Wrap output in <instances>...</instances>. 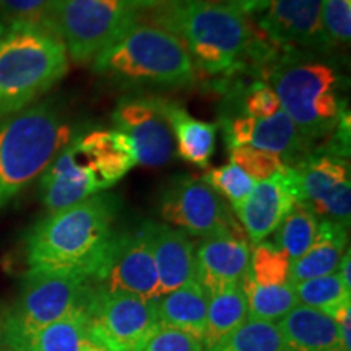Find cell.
<instances>
[{
    "label": "cell",
    "instance_id": "obj_1",
    "mask_svg": "<svg viewBox=\"0 0 351 351\" xmlns=\"http://www.w3.org/2000/svg\"><path fill=\"white\" fill-rule=\"evenodd\" d=\"M186 47L195 70L230 80L252 73L265 77L280 54L247 16L215 0H169L153 10V20Z\"/></svg>",
    "mask_w": 351,
    "mask_h": 351
},
{
    "label": "cell",
    "instance_id": "obj_2",
    "mask_svg": "<svg viewBox=\"0 0 351 351\" xmlns=\"http://www.w3.org/2000/svg\"><path fill=\"white\" fill-rule=\"evenodd\" d=\"M121 204L116 194L99 192L39 219L25 241L28 271L78 274L93 282L116 236Z\"/></svg>",
    "mask_w": 351,
    "mask_h": 351
},
{
    "label": "cell",
    "instance_id": "obj_3",
    "mask_svg": "<svg viewBox=\"0 0 351 351\" xmlns=\"http://www.w3.org/2000/svg\"><path fill=\"white\" fill-rule=\"evenodd\" d=\"M320 52L282 51L265 80L278 96L282 111L314 147L328 138L348 111L345 80L339 67Z\"/></svg>",
    "mask_w": 351,
    "mask_h": 351
},
{
    "label": "cell",
    "instance_id": "obj_4",
    "mask_svg": "<svg viewBox=\"0 0 351 351\" xmlns=\"http://www.w3.org/2000/svg\"><path fill=\"white\" fill-rule=\"evenodd\" d=\"M91 70L119 88H187L197 77L184 44L138 16L95 57Z\"/></svg>",
    "mask_w": 351,
    "mask_h": 351
},
{
    "label": "cell",
    "instance_id": "obj_5",
    "mask_svg": "<svg viewBox=\"0 0 351 351\" xmlns=\"http://www.w3.org/2000/svg\"><path fill=\"white\" fill-rule=\"evenodd\" d=\"M77 132L54 101H41L0 122V212L49 168Z\"/></svg>",
    "mask_w": 351,
    "mask_h": 351
},
{
    "label": "cell",
    "instance_id": "obj_6",
    "mask_svg": "<svg viewBox=\"0 0 351 351\" xmlns=\"http://www.w3.org/2000/svg\"><path fill=\"white\" fill-rule=\"evenodd\" d=\"M67 72V49L54 33L7 26L0 34V121L33 106Z\"/></svg>",
    "mask_w": 351,
    "mask_h": 351
},
{
    "label": "cell",
    "instance_id": "obj_7",
    "mask_svg": "<svg viewBox=\"0 0 351 351\" xmlns=\"http://www.w3.org/2000/svg\"><path fill=\"white\" fill-rule=\"evenodd\" d=\"M93 289V282L78 274L26 271L19 300L3 319V348L23 351L34 333L85 307Z\"/></svg>",
    "mask_w": 351,
    "mask_h": 351
},
{
    "label": "cell",
    "instance_id": "obj_8",
    "mask_svg": "<svg viewBox=\"0 0 351 351\" xmlns=\"http://www.w3.org/2000/svg\"><path fill=\"white\" fill-rule=\"evenodd\" d=\"M137 16L127 0H57L49 29L62 41L69 59L85 65Z\"/></svg>",
    "mask_w": 351,
    "mask_h": 351
},
{
    "label": "cell",
    "instance_id": "obj_9",
    "mask_svg": "<svg viewBox=\"0 0 351 351\" xmlns=\"http://www.w3.org/2000/svg\"><path fill=\"white\" fill-rule=\"evenodd\" d=\"M91 335L109 351H142L160 324L156 302L95 287L86 304Z\"/></svg>",
    "mask_w": 351,
    "mask_h": 351
},
{
    "label": "cell",
    "instance_id": "obj_10",
    "mask_svg": "<svg viewBox=\"0 0 351 351\" xmlns=\"http://www.w3.org/2000/svg\"><path fill=\"white\" fill-rule=\"evenodd\" d=\"M160 215L176 230L207 238L225 230H238L226 202L194 176H174L161 191Z\"/></svg>",
    "mask_w": 351,
    "mask_h": 351
},
{
    "label": "cell",
    "instance_id": "obj_11",
    "mask_svg": "<svg viewBox=\"0 0 351 351\" xmlns=\"http://www.w3.org/2000/svg\"><path fill=\"white\" fill-rule=\"evenodd\" d=\"M93 285L103 291H122L156 302L163 296L147 225L132 232H116Z\"/></svg>",
    "mask_w": 351,
    "mask_h": 351
},
{
    "label": "cell",
    "instance_id": "obj_12",
    "mask_svg": "<svg viewBox=\"0 0 351 351\" xmlns=\"http://www.w3.org/2000/svg\"><path fill=\"white\" fill-rule=\"evenodd\" d=\"M165 101L158 96L132 95L121 98L114 108L112 124L134 145L137 165L160 168L174 160L176 142Z\"/></svg>",
    "mask_w": 351,
    "mask_h": 351
},
{
    "label": "cell",
    "instance_id": "obj_13",
    "mask_svg": "<svg viewBox=\"0 0 351 351\" xmlns=\"http://www.w3.org/2000/svg\"><path fill=\"white\" fill-rule=\"evenodd\" d=\"M298 202H304L322 219L348 228L351 218V179L348 160L313 153L295 168Z\"/></svg>",
    "mask_w": 351,
    "mask_h": 351
},
{
    "label": "cell",
    "instance_id": "obj_14",
    "mask_svg": "<svg viewBox=\"0 0 351 351\" xmlns=\"http://www.w3.org/2000/svg\"><path fill=\"white\" fill-rule=\"evenodd\" d=\"M228 148L251 147L256 150L275 153L282 156L288 168H295L304 158L313 155L314 148L300 134L293 122L283 111L270 117L241 116L225 117L221 121Z\"/></svg>",
    "mask_w": 351,
    "mask_h": 351
},
{
    "label": "cell",
    "instance_id": "obj_15",
    "mask_svg": "<svg viewBox=\"0 0 351 351\" xmlns=\"http://www.w3.org/2000/svg\"><path fill=\"white\" fill-rule=\"evenodd\" d=\"M322 0H270L257 28L282 51H313L328 54L322 32Z\"/></svg>",
    "mask_w": 351,
    "mask_h": 351
},
{
    "label": "cell",
    "instance_id": "obj_16",
    "mask_svg": "<svg viewBox=\"0 0 351 351\" xmlns=\"http://www.w3.org/2000/svg\"><path fill=\"white\" fill-rule=\"evenodd\" d=\"M77 135L78 132L44 171L39 182L41 202L49 213L72 207L103 192L95 171L78 148Z\"/></svg>",
    "mask_w": 351,
    "mask_h": 351
},
{
    "label": "cell",
    "instance_id": "obj_17",
    "mask_svg": "<svg viewBox=\"0 0 351 351\" xmlns=\"http://www.w3.org/2000/svg\"><path fill=\"white\" fill-rule=\"evenodd\" d=\"M296 202L295 171L287 166L265 181L256 182L236 215L251 243L258 244L274 234Z\"/></svg>",
    "mask_w": 351,
    "mask_h": 351
},
{
    "label": "cell",
    "instance_id": "obj_18",
    "mask_svg": "<svg viewBox=\"0 0 351 351\" xmlns=\"http://www.w3.org/2000/svg\"><path fill=\"white\" fill-rule=\"evenodd\" d=\"M251 261L249 243L239 230H225L202 238L195 249V278L208 295L243 282Z\"/></svg>",
    "mask_w": 351,
    "mask_h": 351
},
{
    "label": "cell",
    "instance_id": "obj_19",
    "mask_svg": "<svg viewBox=\"0 0 351 351\" xmlns=\"http://www.w3.org/2000/svg\"><path fill=\"white\" fill-rule=\"evenodd\" d=\"M145 225L161 293L166 295L184 285L195 282V247L186 232L155 221H147Z\"/></svg>",
    "mask_w": 351,
    "mask_h": 351
},
{
    "label": "cell",
    "instance_id": "obj_20",
    "mask_svg": "<svg viewBox=\"0 0 351 351\" xmlns=\"http://www.w3.org/2000/svg\"><path fill=\"white\" fill-rule=\"evenodd\" d=\"M77 145L95 171L103 192L116 186L137 165L134 145L121 130L78 132Z\"/></svg>",
    "mask_w": 351,
    "mask_h": 351
},
{
    "label": "cell",
    "instance_id": "obj_21",
    "mask_svg": "<svg viewBox=\"0 0 351 351\" xmlns=\"http://www.w3.org/2000/svg\"><path fill=\"white\" fill-rule=\"evenodd\" d=\"M283 351H341L335 319L298 304L276 322Z\"/></svg>",
    "mask_w": 351,
    "mask_h": 351
},
{
    "label": "cell",
    "instance_id": "obj_22",
    "mask_svg": "<svg viewBox=\"0 0 351 351\" xmlns=\"http://www.w3.org/2000/svg\"><path fill=\"white\" fill-rule=\"evenodd\" d=\"M207 311L208 293L197 280L166 293L156 301V317L160 327L174 328L199 341H204L205 337Z\"/></svg>",
    "mask_w": 351,
    "mask_h": 351
},
{
    "label": "cell",
    "instance_id": "obj_23",
    "mask_svg": "<svg viewBox=\"0 0 351 351\" xmlns=\"http://www.w3.org/2000/svg\"><path fill=\"white\" fill-rule=\"evenodd\" d=\"M348 243V228L340 223L322 219L315 241L295 262H289L288 285L306 282L317 276L335 274Z\"/></svg>",
    "mask_w": 351,
    "mask_h": 351
},
{
    "label": "cell",
    "instance_id": "obj_24",
    "mask_svg": "<svg viewBox=\"0 0 351 351\" xmlns=\"http://www.w3.org/2000/svg\"><path fill=\"white\" fill-rule=\"evenodd\" d=\"M165 111L173 129L176 152L187 163L207 168L217 148L218 125L191 116L181 104L165 101Z\"/></svg>",
    "mask_w": 351,
    "mask_h": 351
},
{
    "label": "cell",
    "instance_id": "obj_25",
    "mask_svg": "<svg viewBox=\"0 0 351 351\" xmlns=\"http://www.w3.org/2000/svg\"><path fill=\"white\" fill-rule=\"evenodd\" d=\"M247 322V300L241 285L208 295L207 328L204 343L207 351H218L238 328Z\"/></svg>",
    "mask_w": 351,
    "mask_h": 351
},
{
    "label": "cell",
    "instance_id": "obj_26",
    "mask_svg": "<svg viewBox=\"0 0 351 351\" xmlns=\"http://www.w3.org/2000/svg\"><path fill=\"white\" fill-rule=\"evenodd\" d=\"M23 351H109L91 335L86 306L34 333Z\"/></svg>",
    "mask_w": 351,
    "mask_h": 351
},
{
    "label": "cell",
    "instance_id": "obj_27",
    "mask_svg": "<svg viewBox=\"0 0 351 351\" xmlns=\"http://www.w3.org/2000/svg\"><path fill=\"white\" fill-rule=\"evenodd\" d=\"M319 231V217L304 202H296L276 228L275 245L289 262L300 258L313 245Z\"/></svg>",
    "mask_w": 351,
    "mask_h": 351
},
{
    "label": "cell",
    "instance_id": "obj_28",
    "mask_svg": "<svg viewBox=\"0 0 351 351\" xmlns=\"http://www.w3.org/2000/svg\"><path fill=\"white\" fill-rule=\"evenodd\" d=\"M241 287L247 300V320L276 324L298 306L295 288L288 283L278 287H261L244 276Z\"/></svg>",
    "mask_w": 351,
    "mask_h": 351
},
{
    "label": "cell",
    "instance_id": "obj_29",
    "mask_svg": "<svg viewBox=\"0 0 351 351\" xmlns=\"http://www.w3.org/2000/svg\"><path fill=\"white\" fill-rule=\"evenodd\" d=\"M298 304L311 307L319 313L337 317L340 311L351 306V289H348L335 274L317 276L295 285Z\"/></svg>",
    "mask_w": 351,
    "mask_h": 351
},
{
    "label": "cell",
    "instance_id": "obj_30",
    "mask_svg": "<svg viewBox=\"0 0 351 351\" xmlns=\"http://www.w3.org/2000/svg\"><path fill=\"white\" fill-rule=\"evenodd\" d=\"M288 257L274 243L262 241L254 247L244 276L261 287H278L288 283Z\"/></svg>",
    "mask_w": 351,
    "mask_h": 351
},
{
    "label": "cell",
    "instance_id": "obj_31",
    "mask_svg": "<svg viewBox=\"0 0 351 351\" xmlns=\"http://www.w3.org/2000/svg\"><path fill=\"white\" fill-rule=\"evenodd\" d=\"M202 181L208 187H212L221 199L230 202L234 213H238L241 205L244 204V200L247 199L254 186H256V181L249 178L234 163H228L207 171L202 176Z\"/></svg>",
    "mask_w": 351,
    "mask_h": 351
},
{
    "label": "cell",
    "instance_id": "obj_32",
    "mask_svg": "<svg viewBox=\"0 0 351 351\" xmlns=\"http://www.w3.org/2000/svg\"><path fill=\"white\" fill-rule=\"evenodd\" d=\"M218 351H283L282 333L276 324L247 320Z\"/></svg>",
    "mask_w": 351,
    "mask_h": 351
},
{
    "label": "cell",
    "instance_id": "obj_33",
    "mask_svg": "<svg viewBox=\"0 0 351 351\" xmlns=\"http://www.w3.org/2000/svg\"><path fill=\"white\" fill-rule=\"evenodd\" d=\"M57 0H0V19L7 26L26 25L49 29Z\"/></svg>",
    "mask_w": 351,
    "mask_h": 351
},
{
    "label": "cell",
    "instance_id": "obj_34",
    "mask_svg": "<svg viewBox=\"0 0 351 351\" xmlns=\"http://www.w3.org/2000/svg\"><path fill=\"white\" fill-rule=\"evenodd\" d=\"M322 32L327 51L348 46L351 39V0H322Z\"/></svg>",
    "mask_w": 351,
    "mask_h": 351
},
{
    "label": "cell",
    "instance_id": "obj_35",
    "mask_svg": "<svg viewBox=\"0 0 351 351\" xmlns=\"http://www.w3.org/2000/svg\"><path fill=\"white\" fill-rule=\"evenodd\" d=\"M231 163H234L238 168L244 171L249 178L254 181H265L271 176L287 168L282 156L275 153L256 150L251 147H238L230 150Z\"/></svg>",
    "mask_w": 351,
    "mask_h": 351
},
{
    "label": "cell",
    "instance_id": "obj_36",
    "mask_svg": "<svg viewBox=\"0 0 351 351\" xmlns=\"http://www.w3.org/2000/svg\"><path fill=\"white\" fill-rule=\"evenodd\" d=\"M241 108H243L244 116L257 117H270L282 111V104L276 93L267 82L256 80L249 86L244 88L243 98H241Z\"/></svg>",
    "mask_w": 351,
    "mask_h": 351
},
{
    "label": "cell",
    "instance_id": "obj_37",
    "mask_svg": "<svg viewBox=\"0 0 351 351\" xmlns=\"http://www.w3.org/2000/svg\"><path fill=\"white\" fill-rule=\"evenodd\" d=\"M142 351H207L194 337L187 335L174 328L158 327L153 337L148 340Z\"/></svg>",
    "mask_w": 351,
    "mask_h": 351
},
{
    "label": "cell",
    "instance_id": "obj_38",
    "mask_svg": "<svg viewBox=\"0 0 351 351\" xmlns=\"http://www.w3.org/2000/svg\"><path fill=\"white\" fill-rule=\"evenodd\" d=\"M218 2L226 3L236 10L243 13V15H261V13L269 7L270 0H218Z\"/></svg>",
    "mask_w": 351,
    "mask_h": 351
},
{
    "label": "cell",
    "instance_id": "obj_39",
    "mask_svg": "<svg viewBox=\"0 0 351 351\" xmlns=\"http://www.w3.org/2000/svg\"><path fill=\"white\" fill-rule=\"evenodd\" d=\"M337 275L340 276V280L348 289H351V254L350 249H346V252L341 257V261L337 267Z\"/></svg>",
    "mask_w": 351,
    "mask_h": 351
},
{
    "label": "cell",
    "instance_id": "obj_40",
    "mask_svg": "<svg viewBox=\"0 0 351 351\" xmlns=\"http://www.w3.org/2000/svg\"><path fill=\"white\" fill-rule=\"evenodd\" d=\"M129 5L134 8L135 12H143V10H156V8L163 7L165 3H168L169 0H127Z\"/></svg>",
    "mask_w": 351,
    "mask_h": 351
},
{
    "label": "cell",
    "instance_id": "obj_41",
    "mask_svg": "<svg viewBox=\"0 0 351 351\" xmlns=\"http://www.w3.org/2000/svg\"><path fill=\"white\" fill-rule=\"evenodd\" d=\"M3 319H5V313L0 309V341H2V333H3Z\"/></svg>",
    "mask_w": 351,
    "mask_h": 351
},
{
    "label": "cell",
    "instance_id": "obj_42",
    "mask_svg": "<svg viewBox=\"0 0 351 351\" xmlns=\"http://www.w3.org/2000/svg\"><path fill=\"white\" fill-rule=\"evenodd\" d=\"M5 28H7V25H5V23H3V21H2V19H0V34H2L3 32H5Z\"/></svg>",
    "mask_w": 351,
    "mask_h": 351
},
{
    "label": "cell",
    "instance_id": "obj_43",
    "mask_svg": "<svg viewBox=\"0 0 351 351\" xmlns=\"http://www.w3.org/2000/svg\"><path fill=\"white\" fill-rule=\"evenodd\" d=\"M2 351H10V350H5V348H3V350H2Z\"/></svg>",
    "mask_w": 351,
    "mask_h": 351
}]
</instances>
